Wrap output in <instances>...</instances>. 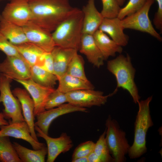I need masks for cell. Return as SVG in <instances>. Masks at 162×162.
<instances>
[{"label":"cell","mask_w":162,"mask_h":162,"mask_svg":"<svg viewBox=\"0 0 162 162\" xmlns=\"http://www.w3.org/2000/svg\"><path fill=\"white\" fill-rule=\"evenodd\" d=\"M31 21L51 33L76 9L69 0H28Z\"/></svg>","instance_id":"cell-1"},{"label":"cell","mask_w":162,"mask_h":162,"mask_svg":"<svg viewBox=\"0 0 162 162\" xmlns=\"http://www.w3.org/2000/svg\"><path fill=\"white\" fill-rule=\"evenodd\" d=\"M83 14L77 8L52 33L56 46L79 50L82 35Z\"/></svg>","instance_id":"cell-2"},{"label":"cell","mask_w":162,"mask_h":162,"mask_svg":"<svg viewBox=\"0 0 162 162\" xmlns=\"http://www.w3.org/2000/svg\"><path fill=\"white\" fill-rule=\"evenodd\" d=\"M152 96L138 103L139 110L134 123V138L128 154L131 159L138 158L147 151L146 137L150 128L154 125L150 115L149 104Z\"/></svg>","instance_id":"cell-3"},{"label":"cell","mask_w":162,"mask_h":162,"mask_svg":"<svg viewBox=\"0 0 162 162\" xmlns=\"http://www.w3.org/2000/svg\"><path fill=\"white\" fill-rule=\"evenodd\" d=\"M108 70L115 76L117 82V88H122L128 91L132 97L134 102L137 104L140 97L135 82V70L132 64L129 55L126 56L120 54L115 58L108 61Z\"/></svg>","instance_id":"cell-4"},{"label":"cell","mask_w":162,"mask_h":162,"mask_svg":"<svg viewBox=\"0 0 162 162\" xmlns=\"http://www.w3.org/2000/svg\"><path fill=\"white\" fill-rule=\"evenodd\" d=\"M105 126L106 140L110 154L115 162H124L130 147L125 132L110 115L106 121Z\"/></svg>","instance_id":"cell-5"},{"label":"cell","mask_w":162,"mask_h":162,"mask_svg":"<svg viewBox=\"0 0 162 162\" xmlns=\"http://www.w3.org/2000/svg\"><path fill=\"white\" fill-rule=\"evenodd\" d=\"M12 80L0 73V103L4 107L2 112L6 119L13 122L24 121L20 103L11 90Z\"/></svg>","instance_id":"cell-6"},{"label":"cell","mask_w":162,"mask_h":162,"mask_svg":"<svg viewBox=\"0 0 162 162\" xmlns=\"http://www.w3.org/2000/svg\"><path fill=\"white\" fill-rule=\"evenodd\" d=\"M154 0H147L143 6L135 13L121 20L124 29L128 28L147 33L159 41L162 38L154 28L148 13Z\"/></svg>","instance_id":"cell-7"},{"label":"cell","mask_w":162,"mask_h":162,"mask_svg":"<svg viewBox=\"0 0 162 162\" xmlns=\"http://www.w3.org/2000/svg\"><path fill=\"white\" fill-rule=\"evenodd\" d=\"M115 93L114 92L104 95L101 91L94 89H83L71 91L66 93V94L68 103L78 107L86 108L105 104L108 98Z\"/></svg>","instance_id":"cell-8"},{"label":"cell","mask_w":162,"mask_h":162,"mask_svg":"<svg viewBox=\"0 0 162 162\" xmlns=\"http://www.w3.org/2000/svg\"><path fill=\"white\" fill-rule=\"evenodd\" d=\"M31 66L21 56H6L0 63V73L13 80L31 78Z\"/></svg>","instance_id":"cell-9"},{"label":"cell","mask_w":162,"mask_h":162,"mask_svg":"<svg viewBox=\"0 0 162 162\" xmlns=\"http://www.w3.org/2000/svg\"><path fill=\"white\" fill-rule=\"evenodd\" d=\"M5 20L22 27L32 18L28 0H10L1 14Z\"/></svg>","instance_id":"cell-10"},{"label":"cell","mask_w":162,"mask_h":162,"mask_svg":"<svg viewBox=\"0 0 162 162\" xmlns=\"http://www.w3.org/2000/svg\"><path fill=\"white\" fill-rule=\"evenodd\" d=\"M34 129L38 133V137L43 138L47 145V162H53L61 153H65L69 151L73 146L70 137L66 133H63L60 136L57 138L51 137L44 133L37 126Z\"/></svg>","instance_id":"cell-11"},{"label":"cell","mask_w":162,"mask_h":162,"mask_svg":"<svg viewBox=\"0 0 162 162\" xmlns=\"http://www.w3.org/2000/svg\"><path fill=\"white\" fill-rule=\"evenodd\" d=\"M76 112H88L86 108L78 107L69 103H65L56 108L46 110L37 114L35 116L37 121L35 122V126L48 135L49 127L54 120L60 116Z\"/></svg>","instance_id":"cell-12"},{"label":"cell","mask_w":162,"mask_h":162,"mask_svg":"<svg viewBox=\"0 0 162 162\" xmlns=\"http://www.w3.org/2000/svg\"><path fill=\"white\" fill-rule=\"evenodd\" d=\"M28 42L45 52H51L56 46L51 32L30 21L22 27Z\"/></svg>","instance_id":"cell-13"},{"label":"cell","mask_w":162,"mask_h":162,"mask_svg":"<svg viewBox=\"0 0 162 162\" xmlns=\"http://www.w3.org/2000/svg\"><path fill=\"white\" fill-rule=\"evenodd\" d=\"M0 126V136H8L22 139L28 142L34 150L41 149L46 145L34 140L32 136L30 128L25 121L13 122Z\"/></svg>","instance_id":"cell-14"},{"label":"cell","mask_w":162,"mask_h":162,"mask_svg":"<svg viewBox=\"0 0 162 162\" xmlns=\"http://www.w3.org/2000/svg\"><path fill=\"white\" fill-rule=\"evenodd\" d=\"M21 84L30 94L34 102V116L46 110L45 105L48 97L54 90V88L40 85L31 79L15 80Z\"/></svg>","instance_id":"cell-15"},{"label":"cell","mask_w":162,"mask_h":162,"mask_svg":"<svg viewBox=\"0 0 162 162\" xmlns=\"http://www.w3.org/2000/svg\"><path fill=\"white\" fill-rule=\"evenodd\" d=\"M12 92L19 101L25 121L28 125L31 135L36 140L39 141L34 129V104L30 94L25 89L15 88Z\"/></svg>","instance_id":"cell-16"},{"label":"cell","mask_w":162,"mask_h":162,"mask_svg":"<svg viewBox=\"0 0 162 162\" xmlns=\"http://www.w3.org/2000/svg\"><path fill=\"white\" fill-rule=\"evenodd\" d=\"M82 10L83 14L82 34L93 35L98 29L104 18L97 9L94 0H88Z\"/></svg>","instance_id":"cell-17"},{"label":"cell","mask_w":162,"mask_h":162,"mask_svg":"<svg viewBox=\"0 0 162 162\" xmlns=\"http://www.w3.org/2000/svg\"><path fill=\"white\" fill-rule=\"evenodd\" d=\"M124 29L121 20L117 17L104 18L98 28L108 34L112 40L122 46H126L129 40V37L124 33Z\"/></svg>","instance_id":"cell-18"},{"label":"cell","mask_w":162,"mask_h":162,"mask_svg":"<svg viewBox=\"0 0 162 162\" xmlns=\"http://www.w3.org/2000/svg\"><path fill=\"white\" fill-rule=\"evenodd\" d=\"M79 50L86 56L88 61L95 67L99 68L104 64V60L93 35L82 34Z\"/></svg>","instance_id":"cell-19"},{"label":"cell","mask_w":162,"mask_h":162,"mask_svg":"<svg viewBox=\"0 0 162 162\" xmlns=\"http://www.w3.org/2000/svg\"><path fill=\"white\" fill-rule=\"evenodd\" d=\"M73 49L55 46L51 52L53 56L54 74L58 79L65 74L71 59L77 52Z\"/></svg>","instance_id":"cell-20"},{"label":"cell","mask_w":162,"mask_h":162,"mask_svg":"<svg viewBox=\"0 0 162 162\" xmlns=\"http://www.w3.org/2000/svg\"><path fill=\"white\" fill-rule=\"evenodd\" d=\"M93 36L104 60L110 57L115 56L116 53L120 54L122 52V46L117 44L101 30H98Z\"/></svg>","instance_id":"cell-21"},{"label":"cell","mask_w":162,"mask_h":162,"mask_svg":"<svg viewBox=\"0 0 162 162\" xmlns=\"http://www.w3.org/2000/svg\"><path fill=\"white\" fill-rule=\"evenodd\" d=\"M0 32L14 45L28 42L22 27L5 20L1 14Z\"/></svg>","instance_id":"cell-22"},{"label":"cell","mask_w":162,"mask_h":162,"mask_svg":"<svg viewBox=\"0 0 162 162\" xmlns=\"http://www.w3.org/2000/svg\"><path fill=\"white\" fill-rule=\"evenodd\" d=\"M57 89L64 93L83 89H94L93 85L89 81L73 76L66 73L58 79Z\"/></svg>","instance_id":"cell-23"},{"label":"cell","mask_w":162,"mask_h":162,"mask_svg":"<svg viewBox=\"0 0 162 162\" xmlns=\"http://www.w3.org/2000/svg\"><path fill=\"white\" fill-rule=\"evenodd\" d=\"M15 46L20 54L31 66L38 65L46 52L39 47L29 42Z\"/></svg>","instance_id":"cell-24"},{"label":"cell","mask_w":162,"mask_h":162,"mask_svg":"<svg viewBox=\"0 0 162 162\" xmlns=\"http://www.w3.org/2000/svg\"><path fill=\"white\" fill-rule=\"evenodd\" d=\"M13 146L22 162H44L47 154L46 146L38 150H32L14 142Z\"/></svg>","instance_id":"cell-25"},{"label":"cell","mask_w":162,"mask_h":162,"mask_svg":"<svg viewBox=\"0 0 162 162\" xmlns=\"http://www.w3.org/2000/svg\"><path fill=\"white\" fill-rule=\"evenodd\" d=\"M31 78L37 83L43 86L54 88L58 81L57 77L38 65L31 66Z\"/></svg>","instance_id":"cell-26"},{"label":"cell","mask_w":162,"mask_h":162,"mask_svg":"<svg viewBox=\"0 0 162 162\" xmlns=\"http://www.w3.org/2000/svg\"><path fill=\"white\" fill-rule=\"evenodd\" d=\"M0 160L2 162H22L8 136H0Z\"/></svg>","instance_id":"cell-27"},{"label":"cell","mask_w":162,"mask_h":162,"mask_svg":"<svg viewBox=\"0 0 162 162\" xmlns=\"http://www.w3.org/2000/svg\"><path fill=\"white\" fill-rule=\"evenodd\" d=\"M84 61L77 52L74 56L68 66L66 73L85 80H88L84 70Z\"/></svg>","instance_id":"cell-28"},{"label":"cell","mask_w":162,"mask_h":162,"mask_svg":"<svg viewBox=\"0 0 162 162\" xmlns=\"http://www.w3.org/2000/svg\"><path fill=\"white\" fill-rule=\"evenodd\" d=\"M106 133L105 129L95 143L94 152L99 158L101 162H115L110 155L106 142Z\"/></svg>","instance_id":"cell-29"},{"label":"cell","mask_w":162,"mask_h":162,"mask_svg":"<svg viewBox=\"0 0 162 162\" xmlns=\"http://www.w3.org/2000/svg\"><path fill=\"white\" fill-rule=\"evenodd\" d=\"M66 103H68L66 93L55 89L48 97L45 108L46 110H50Z\"/></svg>","instance_id":"cell-30"},{"label":"cell","mask_w":162,"mask_h":162,"mask_svg":"<svg viewBox=\"0 0 162 162\" xmlns=\"http://www.w3.org/2000/svg\"><path fill=\"white\" fill-rule=\"evenodd\" d=\"M102 9L101 12L104 18H113L117 17L120 9L117 0H101Z\"/></svg>","instance_id":"cell-31"},{"label":"cell","mask_w":162,"mask_h":162,"mask_svg":"<svg viewBox=\"0 0 162 162\" xmlns=\"http://www.w3.org/2000/svg\"><path fill=\"white\" fill-rule=\"evenodd\" d=\"M147 0H129L127 4L120 8L117 17L122 20L137 11L145 4Z\"/></svg>","instance_id":"cell-32"},{"label":"cell","mask_w":162,"mask_h":162,"mask_svg":"<svg viewBox=\"0 0 162 162\" xmlns=\"http://www.w3.org/2000/svg\"><path fill=\"white\" fill-rule=\"evenodd\" d=\"M95 144L93 141H88L79 145L74 151L72 160L80 157H87L94 151Z\"/></svg>","instance_id":"cell-33"},{"label":"cell","mask_w":162,"mask_h":162,"mask_svg":"<svg viewBox=\"0 0 162 162\" xmlns=\"http://www.w3.org/2000/svg\"><path fill=\"white\" fill-rule=\"evenodd\" d=\"M0 51L6 56H20L15 46L0 32Z\"/></svg>","instance_id":"cell-34"},{"label":"cell","mask_w":162,"mask_h":162,"mask_svg":"<svg viewBox=\"0 0 162 162\" xmlns=\"http://www.w3.org/2000/svg\"><path fill=\"white\" fill-rule=\"evenodd\" d=\"M46 70L54 74L53 56L51 52H45L38 65Z\"/></svg>","instance_id":"cell-35"},{"label":"cell","mask_w":162,"mask_h":162,"mask_svg":"<svg viewBox=\"0 0 162 162\" xmlns=\"http://www.w3.org/2000/svg\"><path fill=\"white\" fill-rule=\"evenodd\" d=\"M158 3V9L155 14L153 20L155 27L162 32V0H155Z\"/></svg>","instance_id":"cell-36"},{"label":"cell","mask_w":162,"mask_h":162,"mask_svg":"<svg viewBox=\"0 0 162 162\" xmlns=\"http://www.w3.org/2000/svg\"><path fill=\"white\" fill-rule=\"evenodd\" d=\"M87 158L88 162H101L99 158L94 151L87 156Z\"/></svg>","instance_id":"cell-37"},{"label":"cell","mask_w":162,"mask_h":162,"mask_svg":"<svg viewBox=\"0 0 162 162\" xmlns=\"http://www.w3.org/2000/svg\"><path fill=\"white\" fill-rule=\"evenodd\" d=\"M8 123V122L7 121L5 118L3 112H0V126L7 125Z\"/></svg>","instance_id":"cell-38"},{"label":"cell","mask_w":162,"mask_h":162,"mask_svg":"<svg viewBox=\"0 0 162 162\" xmlns=\"http://www.w3.org/2000/svg\"><path fill=\"white\" fill-rule=\"evenodd\" d=\"M72 162H88L87 157H82L72 160Z\"/></svg>","instance_id":"cell-39"},{"label":"cell","mask_w":162,"mask_h":162,"mask_svg":"<svg viewBox=\"0 0 162 162\" xmlns=\"http://www.w3.org/2000/svg\"><path fill=\"white\" fill-rule=\"evenodd\" d=\"M120 6H122L124 4L126 0H117Z\"/></svg>","instance_id":"cell-40"},{"label":"cell","mask_w":162,"mask_h":162,"mask_svg":"<svg viewBox=\"0 0 162 162\" xmlns=\"http://www.w3.org/2000/svg\"><path fill=\"white\" fill-rule=\"evenodd\" d=\"M2 0H0V1H2ZM9 0V1H10V0Z\"/></svg>","instance_id":"cell-41"},{"label":"cell","mask_w":162,"mask_h":162,"mask_svg":"<svg viewBox=\"0 0 162 162\" xmlns=\"http://www.w3.org/2000/svg\"><path fill=\"white\" fill-rule=\"evenodd\" d=\"M0 162H1V161H0Z\"/></svg>","instance_id":"cell-42"}]
</instances>
